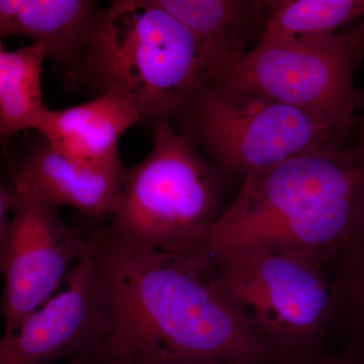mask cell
<instances>
[{"label":"cell","instance_id":"cell-19","mask_svg":"<svg viewBox=\"0 0 364 364\" xmlns=\"http://www.w3.org/2000/svg\"><path fill=\"white\" fill-rule=\"evenodd\" d=\"M358 148L364 154V119H363V124H361L360 142H359V145H358Z\"/></svg>","mask_w":364,"mask_h":364},{"label":"cell","instance_id":"cell-1","mask_svg":"<svg viewBox=\"0 0 364 364\" xmlns=\"http://www.w3.org/2000/svg\"><path fill=\"white\" fill-rule=\"evenodd\" d=\"M105 333L90 359L123 364H282L196 250L165 253L90 233Z\"/></svg>","mask_w":364,"mask_h":364},{"label":"cell","instance_id":"cell-18","mask_svg":"<svg viewBox=\"0 0 364 364\" xmlns=\"http://www.w3.org/2000/svg\"><path fill=\"white\" fill-rule=\"evenodd\" d=\"M282 364H364V345L351 342L337 354H326Z\"/></svg>","mask_w":364,"mask_h":364},{"label":"cell","instance_id":"cell-17","mask_svg":"<svg viewBox=\"0 0 364 364\" xmlns=\"http://www.w3.org/2000/svg\"><path fill=\"white\" fill-rule=\"evenodd\" d=\"M18 203L20 198L14 182L9 183L2 181L0 183V243L6 240L18 210Z\"/></svg>","mask_w":364,"mask_h":364},{"label":"cell","instance_id":"cell-3","mask_svg":"<svg viewBox=\"0 0 364 364\" xmlns=\"http://www.w3.org/2000/svg\"><path fill=\"white\" fill-rule=\"evenodd\" d=\"M80 72L100 95L123 98L156 124L213 79L193 33L157 0H117L105 9Z\"/></svg>","mask_w":364,"mask_h":364},{"label":"cell","instance_id":"cell-11","mask_svg":"<svg viewBox=\"0 0 364 364\" xmlns=\"http://www.w3.org/2000/svg\"><path fill=\"white\" fill-rule=\"evenodd\" d=\"M102 13L91 0H1L0 37L28 38L76 78Z\"/></svg>","mask_w":364,"mask_h":364},{"label":"cell","instance_id":"cell-20","mask_svg":"<svg viewBox=\"0 0 364 364\" xmlns=\"http://www.w3.org/2000/svg\"><path fill=\"white\" fill-rule=\"evenodd\" d=\"M88 360V356H79L75 359H72L70 364H86Z\"/></svg>","mask_w":364,"mask_h":364},{"label":"cell","instance_id":"cell-5","mask_svg":"<svg viewBox=\"0 0 364 364\" xmlns=\"http://www.w3.org/2000/svg\"><path fill=\"white\" fill-rule=\"evenodd\" d=\"M208 260L222 293L289 363L324 353L335 324L327 267L267 246L237 249Z\"/></svg>","mask_w":364,"mask_h":364},{"label":"cell","instance_id":"cell-15","mask_svg":"<svg viewBox=\"0 0 364 364\" xmlns=\"http://www.w3.org/2000/svg\"><path fill=\"white\" fill-rule=\"evenodd\" d=\"M360 16H364V0L275 1L257 46L337 33L339 28Z\"/></svg>","mask_w":364,"mask_h":364},{"label":"cell","instance_id":"cell-14","mask_svg":"<svg viewBox=\"0 0 364 364\" xmlns=\"http://www.w3.org/2000/svg\"><path fill=\"white\" fill-rule=\"evenodd\" d=\"M44 48L32 44L0 49V132L9 138L39 124L48 111L43 102Z\"/></svg>","mask_w":364,"mask_h":364},{"label":"cell","instance_id":"cell-16","mask_svg":"<svg viewBox=\"0 0 364 364\" xmlns=\"http://www.w3.org/2000/svg\"><path fill=\"white\" fill-rule=\"evenodd\" d=\"M335 324L364 345V226L337 258L332 270Z\"/></svg>","mask_w":364,"mask_h":364},{"label":"cell","instance_id":"cell-7","mask_svg":"<svg viewBox=\"0 0 364 364\" xmlns=\"http://www.w3.org/2000/svg\"><path fill=\"white\" fill-rule=\"evenodd\" d=\"M364 56V16L353 30L256 46L212 82L244 88L309 112L346 138L358 126L354 73Z\"/></svg>","mask_w":364,"mask_h":364},{"label":"cell","instance_id":"cell-12","mask_svg":"<svg viewBox=\"0 0 364 364\" xmlns=\"http://www.w3.org/2000/svg\"><path fill=\"white\" fill-rule=\"evenodd\" d=\"M157 2L193 33L214 81L248 51L249 41L256 28H263L275 1L157 0Z\"/></svg>","mask_w":364,"mask_h":364},{"label":"cell","instance_id":"cell-9","mask_svg":"<svg viewBox=\"0 0 364 364\" xmlns=\"http://www.w3.org/2000/svg\"><path fill=\"white\" fill-rule=\"evenodd\" d=\"M105 320L95 282L92 245L53 294L14 332L0 340V364H53L90 358L100 346Z\"/></svg>","mask_w":364,"mask_h":364},{"label":"cell","instance_id":"cell-10","mask_svg":"<svg viewBox=\"0 0 364 364\" xmlns=\"http://www.w3.org/2000/svg\"><path fill=\"white\" fill-rule=\"evenodd\" d=\"M126 174L119 156L82 161L61 154L42 139L14 163L11 181L59 208L67 205L91 217L111 218Z\"/></svg>","mask_w":364,"mask_h":364},{"label":"cell","instance_id":"cell-22","mask_svg":"<svg viewBox=\"0 0 364 364\" xmlns=\"http://www.w3.org/2000/svg\"><path fill=\"white\" fill-rule=\"evenodd\" d=\"M359 109H364V90L360 91L359 95Z\"/></svg>","mask_w":364,"mask_h":364},{"label":"cell","instance_id":"cell-2","mask_svg":"<svg viewBox=\"0 0 364 364\" xmlns=\"http://www.w3.org/2000/svg\"><path fill=\"white\" fill-rule=\"evenodd\" d=\"M363 226L364 154L336 144L249 174L196 250L267 246L333 268Z\"/></svg>","mask_w":364,"mask_h":364},{"label":"cell","instance_id":"cell-13","mask_svg":"<svg viewBox=\"0 0 364 364\" xmlns=\"http://www.w3.org/2000/svg\"><path fill=\"white\" fill-rule=\"evenodd\" d=\"M141 122L142 117L130 102L102 95L76 107L48 109L35 131L67 157L104 161L119 156V139Z\"/></svg>","mask_w":364,"mask_h":364},{"label":"cell","instance_id":"cell-6","mask_svg":"<svg viewBox=\"0 0 364 364\" xmlns=\"http://www.w3.org/2000/svg\"><path fill=\"white\" fill-rule=\"evenodd\" d=\"M178 114L184 133L208 151L223 176L243 181L258 170L344 140L309 112L218 82L200 88Z\"/></svg>","mask_w":364,"mask_h":364},{"label":"cell","instance_id":"cell-4","mask_svg":"<svg viewBox=\"0 0 364 364\" xmlns=\"http://www.w3.org/2000/svg\"><path fill=\"white\" fill-rule=\"evenodd\" d=\"M223 178L195 140L164 119L156 124L149 155L127 169L107 230L146 250L191 252L227 208Z\"/></svg>","mask_w":364,"mask_h":364},{"label":"cell","instance_id":"cell-8","mask_svg":"<svg viewBox=\"0 0 364 364\" xmlns=\"http://www.w3.org/2000/svg\"><path fill=\"white\" fill-rule=\"evenodd\" d=\"M14 184L20 203L6 240L0 243L4 334L14 332L56 294L90 246V234L83 236L67 225L58 205Z\"/></svg>","mask_w":364,"mask_h":364},{"label":"cell","instance_id":"cell-21","mask_svg":"<svg viewBox=\"0 0 364 364\" xmlns=\"http://www.w3.org/2000/svg\"><path fill=\"white\" fill-rule=\"evenodd\" d=\"M86 364H123L119 363H107V361L95 360V359H90L88 358L87 363Z\"/></svg>","mask_w":364,"mask_h":364}]
</instances>
